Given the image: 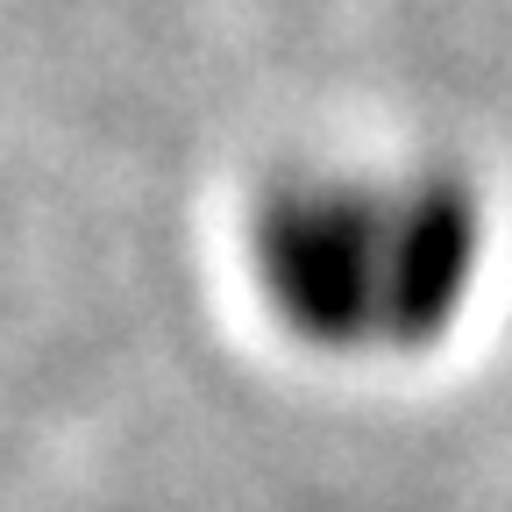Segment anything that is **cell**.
Wrapping results in <instances>:
<instances>
[{
	"instance_id": "1",
	"label": "cell",
	"mask_w": 512,
	"mask_h": 512,
	"mask_svg": "<svg viewBox=\"0 0 512 512\" xmlns=\"http://www.w3.org/2000/svg\"><path fill=\"white\" fill-rule=\"evenodd\" d=\"M249 264L299 342L406 356L463 320L484 271V207L448 171L299 178L256 207Z\"/></svg>"
}]
</instances>
